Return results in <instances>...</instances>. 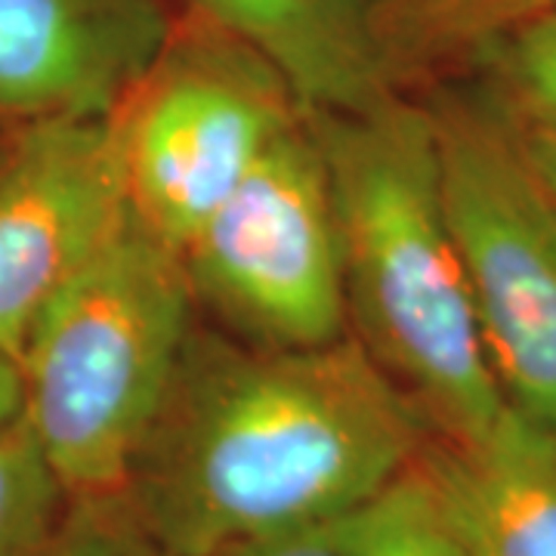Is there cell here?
<instances>
[{"label":"cell","instance_id":"6da1fadb","mask_svg":"<svg viewBox=\"0 0 556 556\" xmlns=\"http://www.w3.org/2000/svg\"><path fill=\"white\" fill-rule=\"evenodd\" d=\"M430 439L353 338L269 350L192 328L127 495L167 554L217 556L328 529Z\"/></svg>","mask_w":556,"mask_h":556},{"label":"cell","instance_id":"7a4b0ae2","mask_svg":"<svg viewBox=\"0 0 556 556\" xmlns=\"http://www.w3.org/2000/svg\"><path fill=\"white\" fill-rule=\"evenodd\" d=\"M338 217L350 338L445 445L507 412L479 334L439 174L427 102L306 109Z\"/></svg>","mask_w":556,"mask_h":556},{"label":"cell","instance_id":"3957f363","mask_svg":"<svg viewBox=\"0 0 556 556\" xmlns=\"http://www.w3.org/2000/svg\"><path fill=\"white\" fill-rule=\"evenodd\" d=\"M192 328L182 254L130 211L16 356L22 417L68 497L127 492Z\"/></svg>","mask_w":556,"mask_h":556},{"label":"cell","instance_id":"277c9868","mask_svg":"<svg viewBox=\"0 0 556 556\" xmlns=\"http://www.w3.org/2000/svg\"><path fill=\"white\" fill-rule=\"evenodd\" d=\"M439 174L507 408L556 437V192L504 93H439Z\"/></svg>","mask_w":556,"mask_h":556},{"label":"cell","instance_id":"5b68a950","mask_svg":"<svg viewBox=\"0 0 556 556\" xmlns=\"http://www.w3.org/2000/svg\"><path fill=\"white\" fill-rule=\"evenodd\" d=\"M303 109L254 43L201 13L174 22L159 60L112 115L134 217L182 251Z\"/></svg>","mask_w":556,"mask_h":556},{"label":"cell","instance_id":"8992f818","mask_svg":"<svg viewBox=\"0 0 556 556\" xmlns=\"http://www.w3.org/2000/svg\"><path fill=\"white\" fill-rule=\"evenodd\" d=\"M179 254L195 303L232 338L269 350L350 338L334 199L306 109Z\"/></svg>","mask_w":556,"mask_h":556},{"label":"cell","instance_id":"52a82bcc","mask_svg":"<svg viewBox=\"0 0 556 556\" xmlns=\"http://www.w3.org/2000/svg\"><path fill=\"white\" fill-rule=\"evenodd\" d=\"M130 214L112 118L22 124L0 146V353Z\"/></svg>","mask_w":556,"mask_h":556},{"label":"cell","instance_id":"ba28073f","mask_svg":"<svg viewBox=\"0 0 556 556\" xmlns=\"http://www.w3.org/2000/svg\"><path fill=\"white\" fill-rule=\"evenodd\" d=\"M170 28L155 0H0V121L112 118Z\"/></svg>","mask_w":556,"mask_h":556},{"label":"cell","instance_id":"9c48e42d","mask_svg":"<svg viewBox=\"0 0 556 556\" xmlns=\"http://www.w3.org/2000/svg\"><path fill=\"white\" fill-rule=\"evenodd\" d=\"M189 10L266 53L306 109H362L399 90L362 0H189Z\"/></svg>","mask_w":556,"mask_h":556},{"label":"cell","instance_id":"30bf717a","mask_svg":"<svg viewBox=\"0 0 556 556\" xmlns=\"http://www.w3.org/2000/svg\"><path fill=\"white\" fill-rule=\"evenodd\" d=\"M433 448L482 556H556L554 433L507 408L485 437Z\"/></svg>","mask_w":556,"mask_h":556},{"label":"cell","instance_id":"8fae6325","mask_svg":"<svg viewBox=\"0 0 556 556\" xmlns=\"http://www.w3.org/2000/svg\"><path fill=\"white\" fill-rule=\"evenodd\" d=\"M340 556H482L433 439L346 517L328 526Z\"/></svg>","mask_w":556,"mask_h":556},{"label":"cell","instance_id":"7c38bea8","mask_svg":"<svg viewBox=\"0 0 556 556\" xmlns=\"http://www.w3.org/2000/svg\"><path fill=\"white\" fill-rule=\"evenodd\" d=\"M396 84L420 68L492 53L556 0H362Z\"/></svg>","mask_w":556,"mask_h":556},{"label":"cell","instance_id":"4fadbf2b","mask_svg":"<svg viewBox=\"0 0 556 556\" xmlns=\"http://www.w3.org/2000/svg\"><path fill=\"white\" fill-rule=\"evenodd\" d=\"M65 507V485L20 417L0 433V556H38Z\"/></svg>","mask_w":556,"mask_h":556},{"label":"cell","instance_id":"5bb4252c","mask_svg":"<svg viewBox=\"0 0 556 556\" xmlns=\"http://www.w3.org/2000/svg\"><path fill=\"white\" fill-rule=\"evenodd\" d=\"M38 556H170L146 529L127 492L68 497L56 532Z\"/></svg>","mask_w":556,"mask_h":556},{"label":"cell","instance_id":"9a60e30c","mask_svg":"<svg viewBox=\"0 0 556 556\" xmlns=\"http://www.w3.org/2000/svg\"><path fill=\"white\" fill-rule=\"evenodd\" d=\"M492 53L504 100L519 115L556 130V13L522 25Z\"/></svg>","mask_w":556,"mask_h":556},{"label":"cell","instance_id":"2e32d148","mask_svg":"<svg viewBox=\"0 0 556 556\" xmlns=\"http://www.w3.org/2000/svg\"><path fill=\"white\" fill-rule=\"evenodd\" d=\"M217 556H340V551L328 529H306V532L248 541Z\"/></svg>","mask_w":556,"mask_h":556},{"label":"cell","instance_id":"e0dca14e","mask_svg":"<svg viewBox=\"0 0 556 556\" xmlns=\"http://www.w3.org/2000/svg\"><path fill=\"white\" fill-rule=\"evenodd\" d=\"M514 115H517L526 149H529V155L535 161V167L541 170V177L547 179V186L556 192V130L538 124V121H529L526 115H519L517 109H514Z\"/></svg>","mask_w":556,"mask_h":556},{"label":"cell","instance_id":"ac0fdd59","mask_svg":"<svg viewBox=\"0 0 556 556\" xmlns=\"http://www.w3.org/2000/svg\"><path fill=\"white\" fill-rule=\"evenodd\" d=\"M22 417V378L16 358L0 353V433Z\"/></svg>","mask_w":556,"mask_h":556},{"label":"cell","instance_id":"d6986e66","mask_svg":"<svg viewBox=\"0 0 556 556\" xmlns=\"http://www.w3.org/2000/svg\"><path fill=\"white\" fill-rule=\"evenodd\" d=\"M554 13H556V10H554Z\"/></svg>","mask_w":556,"mask_h":556}]
</instances>
